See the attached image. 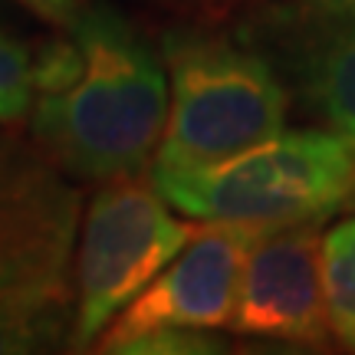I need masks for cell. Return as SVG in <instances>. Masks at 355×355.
<instances>
[{
	"instance_id": "cell-1",
	"label": "cell",
	"mask_w": 355,
	"mask_h": 355,
	"mask_svg": "<svg viewBox=\"0 0 355 355\" xmlns=\"http://www.w3.org/2000/svg\"><path fill=\"white\" fill-rule=\"evenodd\" d=\"M76 73L46 89L33 132L53 162L79 178H135L168 122V86L155 53L109 7L76 17Z\"/></svg>"
},
{
	"instance_id": "cell-2",
	"label": "cell",
	"mask_w": 355,
	"mask_h": 355,
	"mask_svg": "<svg viewBox=\"0 0 355 355\" xmlns=\"http://www.w3.org/2000/svg\"><path fill=\"white\" fill-rule=\"evenodd\" d=\"M152 181L188 217L277 227L326 217L355 188V141L343 132H279L230 162Z\"/></svg>"
},
{
	"instance_id": "cell-3",
	"label": "cell",
	"mask_w": 355,
	"mask_h": 355,
	"mask_svg": "<svg viewBox=\"0 0 355 355\" xmlns=\"http://www.w3.org/2000/svg\"><path fill=\"white\" fill-rule=\"evenodd\" d=\"M175 99L152 175H184L230 162L283 132L286 92L273 69L217 43L171 46Z\"/></svg>"
},
{
	"instance_id": "cell-4",
	"label": "cell",
	"mask_w": 355,
	"mask_h": 355,
	"mask_svg": "<svg viewBox=\"0 0 355 355\" xmlns=\"http://www.w3.org/2000/svg\"><path fill=\"white\" fill-rule=\"evenodd\" d=\"M194 227L168 214L165 198L155 184L115 178L92 198L83 220V241L76 257V319L73 339L83 345L96 343L109 319L122 313L165 263H171Z\"/></svg>"
},
{
	"instance_id": "cell-5",
	"label": "cell",
	"mask_w": 355,
	"mask_h": 355,
	"mask_svg": "<svg viewBox=\"0 0 355 355\" xmlns=\"http://www.w3.org/2000/svg\"><path fill=\"white\" fill-rule=\"evenodd\" d=\"M260 227L211 220V227L194 230L184 250L122 309L112 329L102 336V352H125L162 329H217L230 326L243 260Z\"/></svg>"
},
{
	"instance_id": "cell-6",
	"label": "cell",
	"mask_w": 355,
	"mask_h": 355,
	"mask_svg": "<svg viewBox=\"0 0 355 355\" xmlns=\"http://www.w3.org/2000/svg\"><path fill=\"white\" fill-rule=\"evenodd\" d=\"M319 217L260 227L250 241L230 329L257 339L322 343L332 336Z\"/></svg>"
},
{
	"instance_id": "cell-7",
	"label": "cell",
	"mask_w": 355,
	"mask_h": 355,
	"mask_svg": "<svg viewBox=\"0 0 355 355\" xmlns=\"http://www.w3.org/2000/svg\"><path fill=\"white\" fill-rule=\"evenodd\" d=\"M79 198L46 155L0 135V290L69 277Z\"/></svg>"
},
{
	"instance_id": "cell-8",
	"label": "cell",
	"mask_w": 355,
	"mask_h": 355,
	"mask_svg": "<svg viewBox=\"0 0 355 355\" xmlns=\"http://www.w3.org/2000/svg\"><path fill=\"white\" fill-rule=\"evenodd\" d=\"M303 92L336 132L355 141V10L316 24L303 46Z\"/></svg>"
},
{
	"instance_id": "cell-9",
	"label": "cell",
	"mask_w": 355,
	"mask_h": 355,
	"mask_svg": "<svg viewBox=\"0 0 355 355\" xmlns=\"http://www.w3.org/2000/svg\"><path fill=\"white\" fill-rule=\"evenodd\" d=\"M69 319H76V303L66 277L0 290V355L43 352L73 339Z\"/></svg>"
},
{
	"instance_id": "cell-10",
	"label": "cell",
	"mask_w": 355,
	"mask_h": 355,
	"mask_svg": "<svg viewBox=\"0 0 355 355\" xmlns=\"http://www.w3.org/2000/svg\"><path fill=\"white\" fill-rule=\"evenodd\" d=\"M322 270H326L332 332L355 349V214L326 230Z\"/></svg>"
},
{
	"instance_id": "cell-11",
	"label": "cell",
	"mask_w": 355,
	"mask_h": 355,
	"mask_svg": "<svg viewBox=\"0 0 355 355\" xmlns=\"http://www.w3.org/2000/svg\"><path fill=\"white\" fill-rule=\"evenodd\" d=\"M37 89V63L26 53L24 43H17L0 30V125L13 122L30 109Z\"/></svg>"
},
{
	"instance_id": "cell-12",
	"label": "cell",
	"mask_w": 355,
	"mask_h": 355,
	"mask_svg": "<svg viewBox=\"0 0 355 355\" xmlns=\"http://www.w3.org/2000/svg\"><path fill=\"white\" fill-rule=\"evenodd\" d=\"M24 3L26 7H33L40 17H46V20H53V24H66V26H73L76 24V17L83 13L79 0H24Z\"/></svg>"
},
{
	"instance_id": "cell-13",
	"label": "cell",
	"mask_w": 355,
	"mask_h": 355,
	"mask_svg": "<svg viewBox=\"0 0 355 355\" xmlns=\"http://www.w3.org/2000/svg\"><path fill=\"white\" fill-rule=\"evenodd\" d=\"M326 3L336 10H355V0H326Z\"/></svg>"
}]
</instances>
